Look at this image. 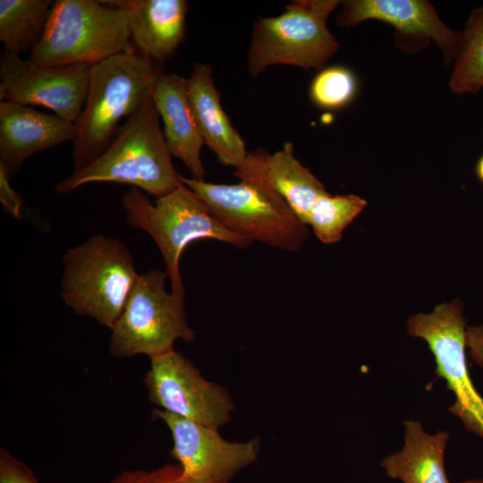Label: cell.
Wrapping results in <instances>:
<instances>
[{
    "label": "cell",
    "instance_id": "obj_1",
    "mask_svg": "<svg viewBox=\"0 0 483 483\" xmlns=\"http://www.w3.org/2000/svg\"><path fill=\"white\" fill-rule=\"evenodd\" d=\"M161 72L159 64L136 50L92 65L87 99L74 123L73 171L89 165L109 147L119 121L151 97Z\"/></svg>",
    "mask_w": 483,
    "mask_h": 483
},
{
    "label": "cell",
    "instance_id": "obj_2",
    "mask_svg": "<svg viewBox=\"0 0 483 483\" xmlns=\"http://www.w3.org/2000/svg\"><path fill=\"white\" fill-rule=\"evenodd\" d=\"M233 175L235 184H216L181 175L191 189L230 231L275 249L294 252L309 238V232L258 173L248 155Z\"/></svg>",
    "mask_w": 483,
    "mask_h": 483
},
{
    "label": "cell",
    "instance_id": "obj_3",
    "mask_svg": "<svg viewBox=\"0 0 483 483\" xmlns=\"http://www.w3.org/2000/svg\"><path fill=\"white\" fill-rule=\"evenodd\" d=\"M171 157L149 97L127 118L99 157L60 181L55 190L67 194L87 183L110 182L130 184L158 198L182 184Z\"/></svg>",
    "mask_w": 483,
    "mask_h": 483
},
{
    "label": "cell",
    "instance_id": "obj_4",
    "mask_svg": "<svg viewBox=\"0 0 483 483\" xmlns=\"http://www.w3.org/2000/svg\"><path fill=\"white\" fill-rule=\"evenodd\" d=\"M135 50L125 8L106 1L56 0L27 60L38 66L94 65Z\"/></svg>",
    "mask_w": 483,
    "mask_h": 483
},
{
    "label": "cell",
    "instance_id": "obj_5",
    "mask_svg": "<svg viewBox=\"0 0 483 483\" xmlns=\"http://www.w3.org/2000/svg\"><path fill=\"white\" fill-rule=\"evenodd\" d=\"M126 223L148 233L157 243L165 264L171 292L185 297L179 262L191 242L212 239L240 249L252 242L227 229L208 206L182 183L171 192L156 199L155 204L132 187L122 198Z\"/></svg>",
    "mask_w": 483,
    "mask_h": 483
},
{
    "label": "cell",
    "instance_id": "obj_6",
    "mask_svg": "<svg viewBox=\"0 0 483 483\" xmlns=\"http://www.w3.org/2000/svg\"><path fill=\"white\" fill-rule=\"evenodd\" d=\"M63 264L61 295L65 304L111 330L140 275L128 248L117 239L93 235L68 249Z\"/></svg>",
    "mask_w": 483,
    "mask_h": 483
},
{
    "label": "cell",
    "instance_id": "obj_7",
    "mask_svg": "<svg viewBox=\"0 0 483 483\" xmlns=\"http://www.w3.org/2000/svg\"><path fill=\"white\" fill-rule=\"evenodd\" d=\"M337 0H296L275 17H258L253 25L247 68L259 76L275 64L323 70L339 44L326 25Z\"/></svg>",
    "mask_w": 483,
    "mask_h": 483
},
{
    "label": "cell",
    "instance_id": "obj_8",
    "mask_svg": "<svg viewBox=\"0 0 483 483\" xmlns=\"http://www.w3.org/2000/svg\"><path fill=\"white\" fill-rule=\"evenodd\" d=\"M165 271L139 275L126 305L111 331L108 350L118 359L145 355L149 360L174 350L176 340L192 342L184 296L165 289Z\"/></svg>",
    "mask_w": 483,
    "mask_h": 483
},
{
    "label": "cell",
    "instance_id": "obj_9",
    "mask_svg": "<svg viewBox=\"0 0 483 483\" xmlns=\"http://www.w3.org/2000/svg\"><path fill=\"white\" fill-rule=\"evenodd\" d=\"M460 299L436 305L429 313L407 320V333L423 339L434 355L436 377L455 395L448 409L465 428L483 438V396L476 390L466 362V318Z\"/></svg>",
    "mask_w": 483,
    "mask_h": 483
},
{
    "label": "cell",
    "instance_id": "obj_10",
    "mask_svg": "<svg viewBox=\"0 0 483 483\" xmlns=\"http://www.w3.org/2000/svg\"><path fill=\"white\" fill-rule=\"evenodd\" d=\"M143 383L155 408L214 428L232 419L234 404L227 389L207 380L175 350L150 360Z\"/></svg>",
    "mask_w": 483,
    "mask_h": 483
},
{
    "label": "cell",
    "instance_id": "obj_11",
    "mask_svg": "<svg viewBox=\"0 0 483 483\" xmlns=\"http://www.w3.org/2000/svg\"><path fill=\"white\" fill-rule=\"evenodd\" d=\"M152 418L169 429L170 455L182 468V479L190 483H229L241 470L254 463L259 437L245 442L225 440L218 428L204 426L157 408Z\"/></svg>",
    "mask_w": 483,
    "mask_h": 483
},
{
    "label": "cell",
    "instance_id": "obj_12",
    "mask_svg": "<svg viewBox=\"0 0 483 483\" xmlns=\"http://www.w3.org/2000/svg\"><path fill=\"white\" fill-rule=\"evenodd\" d=\"M92 65L38 66L4 51L0 60V99L42 106L75 123L84 107Z\"/></svg>",
    "mask_w": 483,
    "mask_h": 483
},
{
    "label": "cell",
    "instance_id": "obj_13",
    "mask_svg": "<svg viewBox=\"0 0 483 483\" xmlns=\"http://www.w3.org/2000/svg\"><path fill=\"white\" fill-rule=\"evenodd\" d=\"M336 22L353 27L368 20L394 28L400 39H416L419 46L433 40L444 55L445 64L453 63L462 45V32L445 25L435 7L425 0H345Z\"/></svg>",
    "mask_w": 483,
    "mask_h": 483
},
{
    "label": "cell",
    "instance_id": "obj_14",
    "mask_svg": "<svg viewBox=\"0 0 483 483\" xmlns=\"http://www.w3.org/2000/svg\"><path fill=\"white\" fill-rule=\"evenodd\" d=\"M73 123L30 106L0 103V165L13 178L22 164L37 152L73 140Z\"/></svg>",
    "mask_w": 483,
    "mask_h": 483
},
{
    "label": "cell",
    "instance_id": "obj_15",
    "mask_svg": "<svg viewBox=\"0 0 483 483\" xmlns=\"http://www.w3.org/2000/svg\"><path fill=\"white\" fill-rule=\"evenodd\" d=\"M151 97L163 121L170 155L184 164L192 178L204 181L206 173L200 150L205 142L190 106L187 79L178 73L162 72Z\"/></svg>",
    "mask_w": 483,
    "mask_h": 483
},
{
    "label": "cell",
    "instance_id": "obj_16",
    "mask_svg": "<svg viewBox=\"0 0 483 483\" xmlns=\"http://www.w3.org/2000/svg\"><path fill=\"white\" fill-rule=\"evenodd\" d=\"M129 13L131 39L141 55L161 64L171 57L185 36V0H111Z\"/></svg>",
    "mask_w": 483,
    "mask_h": 483
},
{
    "label": "cell",
    "instance_id": "obj_17",
    "mask_svg": "<svg viewBox=\"0 0 483 483\" xmlns=\"http://www.w3.org/2000/svg\"><path fill=\"white\" fill-rule=\"evenodd\" d=\"M187 91L191 111L205 144L222 165L239 167L244 162L248 151L243 140L221 106L209 64H194L187 78Z\"/></svg>",
    "mask_w": 483,
    "mask_h": 483
},
{
    "label": "cell",
    "instance_id": "obj_18",
    "mask_svg": "<svg viewBox=\"0 0 483 483\" xmlns=\"http://www.w3.org/2000/svg\"><path fill=\"white\" fill-rule=\"evenodd\" d=\"M250 159L297 217L308 226L309 212L316 199L327 193L324 184L295 157L292 142L268 154L263 149L248 153Z\"/></svg>",
    "mask_w": 483,
    "mask_h": 483
},
{
    "label": "cell",
    "instance_id": "obj_19",
    "mask_svg": "<svg viewBox=\"0 0 483 483\" xmlns=\"http://www.w3.org/2000/svg\"><path fill=\"white\" fill-rule=\"evenodd\" d=\"M449 433L428 434L419 421H404V445L385 457L380 466L392 479L403 483H450L445 470Z\"/></svg>",
    "mask_w": 483,
    "mask_h": 483
},
{
    "label": "cell",
    "instance_id": "obj_20",
    "mask_svg": "<svg viewBox=\"0 0 483 483\" xmlns=\"http://www.w3.org/2000/svg\"><path fill=\"white\" fill-rule=\"evenodd\" d=\"M51 0H0V41L20 55L32 49L44 32Z\"/></svg>",
    "mask_w": 483,
    "mask_h": 483
},
{
    "label": "cell",
    "instance_id": "obj_21",
    "mask_svg": "<svg viewBox=\"0 0 483 483\" xmlns=\"http://www.w3.org/2000/svg\"><path fill=\"white\" fill-rule=\"evenodd\" d=\"M462 32L449 88L453 94L477 93L483 89V5L471 12Z\"/></svg>",
    "mask_w": 483,
    "mask_h": 483
},
{
    "label": "cell",
    "instance_id": "obj_22",
    "mask_svg": "<svg viewBox=\"0 0 483 483\" xmlns=\"http://www.w3.org/2000/svg\"><path fill=\"white\" fill-rule=\"evenodd\" d=\"M367 201L354 194L326 193L313 203L308 220L316 237L325 244L338 242L345 228L363 211Z\"/></svg>",
    "mask_w": 483,
    "mask_h": 483
},
{
    "label": "cell",
    "instance_id": "obj_23",
    "mask_svg": "<svg viewBox=\"0 0 483 483\" xmlns=\"http://www.w3.org/2000/svg\"><path fill=\"white\" fill-rule=\"evenodd\" d=\"M357 81L352 72L343 66L324 68L313 79L309 96L319 107L336 109L347 105L354 97Z\"/></svg>",
    "mask_w": 483,
    "mask_h": 483
},
{
    "label": "cell",
    "instance_id": "obj_24",
    "mask_svg": "<svg viewBox=\"0 0 483 483\" xmlns=\"http://www.w3.org/2000/svg\"><path fill=\"white\" fill-rule=\"evenodd\" d=\"M178 463H165L153 470H125L114 477L110 483H190L181 477Z\"/></svg>",
    "mask_w": 483,
    "mask_h": 483
},
{
    "label": "cell",
    "instance_id": "obj_25",
    "mask_svg": "<svg viewBox=\"0 0 483 483\" xmlns=\"http://www.w3.org/2000/svg\"><path fill=\"white\" fill-rule=\"evenodd\" d=\"M0 483H39L31 469L4 447L0 448Z\"/></svg>",
    "mask_w": 483,
    "mask_h": 483
},
{
    "label": "cell",
    "instance_id": "obj_26",
    "mask_svg": "<svg viewBox=\"0 0 483 483\" xmlns=\"http://www.w3.org/2000/svg\"><path fill=\"white\" fill-rule=\"evenodd\" d=\"M11 178L0 165V201L7 214L17 220L21 218L22 198L10 183Z\"/></svg>",
    "mask_w": 483,
    "mask_h": 483
},
{
    "label": "cell",
    "instance_id": "obj_27",
    "mask_svg": "<svg viewBox=\"0 0 483 483\" xmlns=\"http://www.w3.org/2000/svg\"><path fill=\"white\" fill-rule=\"evenodd\" d=\"M466 346L472 360L483 368V325L467 326Z\"/></svg>",
    "mask_w": 483,
    "mask_h": 483
},
{
    "label": "cell",
    "instance_id": "obj_28",
    "mask_svg": "<svg viewBox=\"0 0 483 483\" xmlns=\"http://www.w3.org/2000/svg\"><path fill=\"white\" fill-rule=\"evenodd\" d=\"M475 174L478 180L483 184V155L479 157L476 163Z\"/></svg>",
    "mask_w": 483,
    "mask_h": 483
},
{
    "label": "cell",
    "instance_id": "obj_29",
    "mask_svg": "<svg viewBox=\"0 0 483 483\" xmlns=\"http://www.w3.org/2000/svg\"><path fill=\"white\" fill-rule=\"evenodd\" d=\"M461 483H483V479H468Z\"/></svg>",
    "mask_w": 483,
    "mask_h": 483
}]
</instances>
